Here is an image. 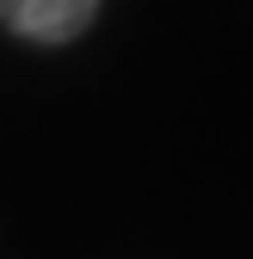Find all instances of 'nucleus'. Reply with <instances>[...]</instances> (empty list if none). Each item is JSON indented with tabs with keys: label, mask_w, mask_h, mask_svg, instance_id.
Returning a JSON list of instances; mask_svg holds the SVG:
<instances>
[{
	"label": "nucleus",
	"mask_w": 253,
	"mask_h": 259,
	"mask_svg": "<svg viewBox=\"0 0 253 259\" xmlns=\"http://www.w3.org/2000/svg\"><path fill=\"white\" fill-rule=\"evenodd\" d=\"M105 0H0V31H13L19 44H74L93 31Z\"/></svg>",
	"instance_id": "1"
}]
</instances>
